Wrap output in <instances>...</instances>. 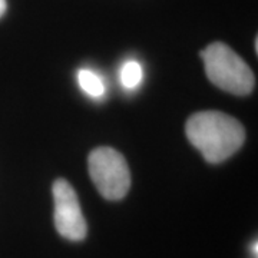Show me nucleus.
Wrapping results in <instances>:
<instances>
[{"label":"nucleus","mask_w":258,"mask_h":258,"mask_svg":"<svg viewBox=\"0 0 258 258\" xmlns=\"http://www.w3.org/2000/svg\"><path fill=\"white\" fill-rule=\"evenodd\" d=\"M185 132L189 142L211 164L228 159L245 141V131L240 122L218 111L194 113L186 120Z\"/></svg>","instance_id":"obj_1"},{"label":"nucleus","mask_w":258,"mask_h":258,"mask_svg":"<svg viewBox=\"0 0 258 258\" xmlns=\"http://www.w3.org/2000/svg\"><path fill=\"white\" fill-rule=\"evenodd\" d=\"M201 57L208 79L220 89L237 96L254 91L255 78L251 68L225 43H211L201 50Z\"/></svg>","instance_id":"obj_2"},{"label":"nucleus","mask_w":258,"mask_h":258,"mask_svg":"<svg viewBox=\"0 0 258 258\" xmlns=\"http://www.w3.org/2000/svg\"><path fill=\"white\" fill-rule=\"evenodd\" d=\"M89 175L103 198L119 201L131 188V174L123 155L109 147L96 148L88 159Z\"/></svg>","instance_id":"obj_3"},{"label":"nucleus","mask_w":258,"mask_h":258,"mask_svg":"<svg viewBox=\"0 0 258 258\" xmlns=\"http://www.w3.org/2000/svg\"><path fill=\"white\" fill-rule=\"evenodd\" d=\"M53 200L56 231L66 240L82 241L88 234V225L74 186L63 178L56 179L53 184Z\"/></svg>","instance_id":"obj_4"},{"label":"nucleus","mask_w":258,"mask_h":258,"mask_svg":"<svg viewBox=\"0 0 258 258\" xmlns=\"http://www.w3.org/2000/svg\"><path fill=\"white\" fill-rule=\"evenodd\" d=\"M78 79H79V85L85 92L91 96L95 98H99L105 93V85L102 82V79L96 74H93L91 71H86L82 69L79 75H78Z\"/></svg>","instance_id":"obj_5"},{"label":"nucleus","mask_w":258,"mask_h":258,"mask_svg":"<svg viewBox=\"0 0 258 258\" xmlns=\"http://www.w3.org/2000/svg\"><path fill=\"white\" fill-rule=\"evenodd\" d=\"M142 79V68L138 62L129 60L123 64L120 71V81L125 88H135L138 86Z\"/></svg>","instance_id":"obj_6"},{"label":"nucleus","mask_w":258,"mask_h":258,"mask_svg":"<svg viewBox=\"0 0 258 258\" xmlns=\"http://www.w3.org/2000/svg\"><path fill=\"white\" fill-rule=\"evenodd\" d=\"M6 9H8V3H6V0H0V18L5 15Z\"/></svg>","instance_id":"obj_7"}]
</instances>
